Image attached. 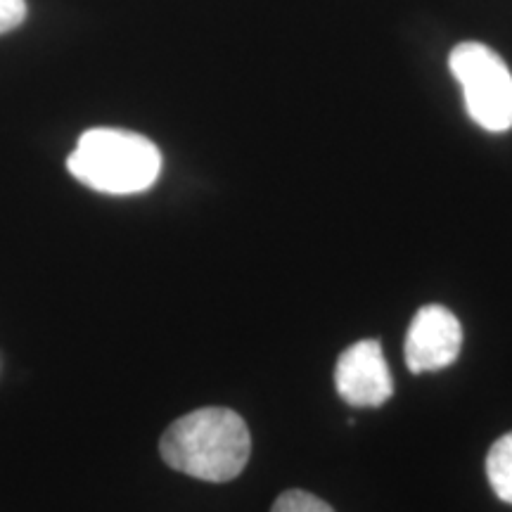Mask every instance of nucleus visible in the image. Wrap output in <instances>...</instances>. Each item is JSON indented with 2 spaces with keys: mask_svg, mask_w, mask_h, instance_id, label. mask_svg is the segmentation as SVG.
Here are the masks:
<instances>
[{
  "mask_svg": "<svg viewBox=\"0 0 512 512\" xmlns=\"http://www.w3.org/2000/svg\"><path fill=\"white\" fill-rule=\"evenodd\" d=\"M159 453L171 470L221 484L245 470L252 437L245 420L230 408H200L178 418L164 432Z\"/></svg>",
  "mask_w": 512,
  "mask_h": 512,
  "instance_id": "obj_1",
  "label": "nucleus"
},
{
  "mask_svg": "<svg viewBox=\"0 0 512 512\" xmlns=\"http://www.w3.org/2000/svg\"><path fill=\"white\" fill-rule=\"evenodd\" d=\"M448 67L463 88L467 114L491 133L512 128V74L489 46L465 41L451 50Z\"/></svg>",
  "mask_w": 512,
  "mask_h": 512,
  "instance_id": "obj_3",
  "label": "nucleus"
},
{
  "mask_svg": "<svg viewBox=\"0 0 512 512\" xmlns=\"http://www.w3.org/2000/svg\"><path fill=\"white\" fill-rule=\"evenodd\" d=\"M271 512H335V510H332L325 501H320L318 496L292 489L278 496V501L273 503Z\"/></svg>",
  "mask_w": 512,
  "mask_h": 512,
  "instance_id": "obj_7",
  "label": "nucleus"
},
{
  "mask_svg": "<svg viewBox=\"0 0 512 512\" xmlns=\"http://www.w3.org/2000/svg\"><path fill=\"white\" fill-rule=\"evenodd\" d=\"M463 347L460 320L446 306H422L406 335V363L413 375L434 373L451 366Z\"/></svg>",
  "mask_w": 512,
  "mask_h": 512,
  "instance_id": "obj_4",
  "label": "nucleus"
},
{
  "mask_svg": "<svg viewBox=\"0 0 512 512\" xmlns=\"http://www.w3.org/2000/svg\"><path fill=\"white\" fill-rule=\"evenodd\" d=\"M486 477L503 503L512 505V432L491 446L486 456Z\"/></svg>",
  "mask_w": 512,
  "mask_h": 512,
  "instance_id": "obj_6",
  "label": "nucleus"
},
{
  "mask_svg": "<svg viewBox=\"0 0 512 512\" xmlns=\"http://www.w3.org/2000/svg\"><path fill=\"white\" fill-rule=\"evenodd\" d=\"M337 394L351 406L377 408L394 394V380L377 339H363L342 351L335 368Z\"/></svg>",
  "mask_w": 512,
  "mask_h": 512,
  "instance_id": "obj_5",
  "label": "nucleus"
},
{
  "mask_svg": "<svg viewBox=\"0 0 512 512\" xmlns=\"http://www.w3.org/2000/svg\"><path fill=\"white\" fill-rule=\"evenodd\" d=\"M27 17V3L24 0H0V34L17 29Z\"/></svg>",
  "mask_w": 512,
  "mask_h": 512,
  "instance_id": "obj_8",
  "label": "nucleus"
},
{
  "mask_svg": "<svg viewBox=\"0 0 512 512\" xmlns=\"http://www.w3.org/2000/svg\"><path fill=\"white\" fill-rule=\"evenodd\" d=\"M76 181L107 195H136L157 183L162 152L145 136L124 128H91L67 159Z\"/></svg>",
  "mask_w": 512,
  "mask_h": 512,
  "instance_id": "obj_2",
  "label": "nucleus"
}]
</instances>
